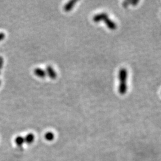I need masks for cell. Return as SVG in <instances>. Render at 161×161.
<instances>
[{
	"instance_id": "obj_1",
	"label": "cell",
	"mask_w": 161,
	"mask_h": 161,
	"mask_svg": "<svg viewBox=\"0 0 161 161\" xmlns=\"http://www.w3.org/2000/svg\"><path fill=\"white\" fill-rule=\"evenodd\" d=\"M93 20L95 22H99L103 21L107 27L110 30H115L117 27V25L113 20H112L109 15L106 13H100L96 14L93 17Z\"/></svg>"
},
{
	"instance_id": "obj_2",
	"label": "cell",
	"mask_w": 161,
	"mask_h": 161,
	"mask_svg": "<svg viewBox=\"0 0 161 161\" xmlns=\"http://www.w3.org/2000/svg\"><path fill=\"white\" fill-rule=\"evenodd\" d=\"M119 80L120 84L118 87V91L120 94L123 95L125 94L128 90V71L127 69L123 67L121 68L119 71Z\"/></svg>"
},
{
	"instance_id": "obj_3",
	"label": "cell",
	"mask_w": 161,
	"mask_h": 161,
	"mask_svg": "<svg viewBox=\"0 0 161 161\" xmlns=\"http://www.w3.org/2000/svg\"><path fill=\"white\" fill-rule=\"evenodd\" d=\"M46 74L52 80H55L57 78V73L51 66H47L46 67Z\"/></svg>"
},
{
	"instance_id": "obj_4",
	"label": "cell",
	"mask_w": 161,
	"mask_h": 161,
	"mask_svg": "<svg viewBox=\"0 0 161 161\" xmlns=\"http://www.w3.org/2000/svg\"><path fill=\"white\" fill-rule=\"evenodd\" d=\"M34 73L37 77L41 78H44L47 76L45 70L40 67L35 68L34 70Z\"/></svg>"
},
{
	"instance_id": "obj_5",
	"label": "cell",
	"mask_w": 161,
	"mask_h": 161,
	"mask_svg": "<svg viewBox=\"0 0 161 161\" xmlns=\"http://www.w3.org/2000/svg\"><path fill=\"white\" fill-rule=\"evenodd\" d=\"M77 2V1H75V0H71V1H68L63 7L64 10L66 12H70L73 9V8L75 7Z\"/></svg>"
},
{
	"instance_id": "obj_6",
	"label": "cell",
	"mask_w": 161,
	"mask_h": 161,
	"mask_svg": "<svg viewBox=\"0 0 161 161\" xmlns=\"http://www.w3.org/2000/svg\"><path fill=\"white\" fill-rule=\"evenodd\" d=\"M34 135L32 133H29L26 135V137L24 138V140L25 142H26L27 144H30L34 141Z\"/></svg>"
},
{
	"instance_id": "obj_7",
	"label": "cell",
	"mask_w": 161,
	"mask_h": 161,
	"mask_svg": "<svg viewBox=\"0 0 161 161\" xmlns=\"http://www.w3.org/2000/svg\"><path fill=\"white\" fill-rule=\"evenodd\" d=\"M25 142L24 138L21 136H18L15 139V143L18 146H21L23 145V143Z\"/></svg>"
},
{
	"instance_id": "obj_8",
	"label": "cell",
	"mask_w": 161,
	"mask_h": 161,
	"mask_svg": "<svg viewBox=\"0 0 161 161\" xmlns=\"http://www.w3.org/2000/svg\"><path fill=\"white\" fill-rule=\"evenodd\" d=\"M138 2H139V1H123V2L122 5H123V6L124 7H127L128 5H130V4L135 5Z\"/></svg>"
},
{
	"instance_id": "obj_9",
	"label": "cell",
	"mask_w": 161,
	"mask_h": 161,
	"mask_svg": "<svg viewBox=\"0 0 161 161\" xmlns=\"http://www.w3.org/2000/svg\"><path fill=\"white\" fill-rule=\"evenodd\" d=\"M54 138V135L52 132H47L45 134V138L48 141H52Z\"/></svg>"
},
{
	"instance_id": "obj_10",
	"label": "cell",
	"mask_w": 161,
	"mask_h": 161,
	"mask_svg": "<svg viewBox=\"0 0 161 161\" xmlns=\"http://www.w3.org/2000/svg\"><path fill=\"white\" fill-rule=\"evenodd\" d=\"M4 65V59L2 57L0 56V70L2 68Z\"/></svg>"
},
{
	"instance_id": "obj_11",
	"label": "cell",
	"mask_w": 161,
	"mask_h": 161,
	"mask_svg": "<svg viewBox=\"0 0 161 161\" xmlns=\"http://www.w3.org/2000/svg\"><path fill=\"white\" fill-rule=\"evenodd\" d=\"M5 35L4 33L0 32V41L3 40L5 38Z\"/></svg>"
},
{
	"instance_id": "obj_12",
	"label": "cell",
	"mask_w": 161,
	"mask_h": 161,
	"mask_svg": "<svg viewBox=\"0 0 161 161\" xmlns=\"http://www.w3.org/2000/svg\"><path fill=\"white\" fill-rule=\"evenodd\" d=\"M1 81L0 80V85H1Z\"/></svg>"
},
{
	"instance_id": "obj_13",
	"label": "cell",
	"mask_w": 161,
	"mask_h": 161,
	"mask_svg": "<svg viewBox=\"0 0 161 161\" xmlns=\"http://www.w3.org/2000/svg\"><path fill=\"white\" fill-rule=\"evenodd\" d=\"M0 73H1V72H0Z\"/></svg>"
}]
</instances>
